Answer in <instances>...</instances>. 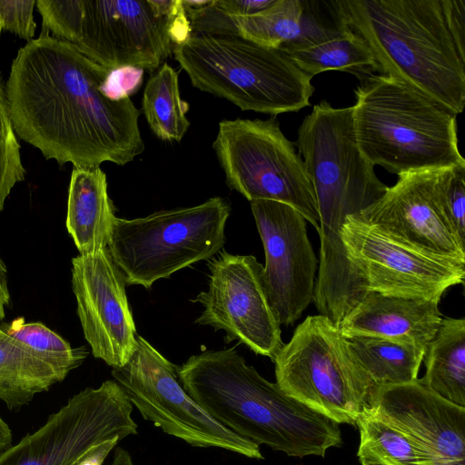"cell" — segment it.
<instances>
[{
	"mask_svg": "<svg viewBox=\"0 0 465 465\" xmlns=\"http://www.w3.org/2000/svg\"><path fill=\"white\" fill-rule=\"evenodd\" d=\"M108 69L74 45L42 35L20 48L5 94L15 133L46 159L74 167L124 165L144 151L141 111L101 86Z\"/></svg>",
	"mask_w": 465,
	"mask_h": 465,
	"instance_id": "obj_1",
	"label": "cell"
},
{
	"mask_svg": "<svg viewBox=\"0 0 465 465\" xmlns=\"http://www.w3.org/2000/svg\"><path fill=\"white\" fill-rule=\"evenodd\" d=\"M178 377L209 416L259 446L303 458L324 457L342 444L337 422L284 393L235 348L191 356L178 367Z\"/></svg>",
	"mask_w": 465,
	"mask_h": 465,
	"instance_id": "obj_2",
	"label": "cell"
},
{
	"mask_svg": "<svg viewBox=\"0 0 465 465\" xmlns=\"http://www.w3.org/2000/svg\"><path fill=\"white\" fill-rule=\"evenodd\" d=\"M341 19L368 45L379 74L408 84L454 114L465 105V54L441 0H335Z\"/></svg>",
	"mask_w": 465,
	"mask_h": 465,
	"instance_id": "obj_3",
	"label": "cell"
},
{
	"mask_svg": "<svg viewBox=\"0 0 465 465\" xmlns=\"http://www.w3.org/2000/svg\"><path fill=\"white\" fill-rule=\"evenodd\" d=\"M42 35L113 70L154 71L191 27L182 0H37Z\"/></svg>",
	"mask_w": 465,
	"mask_h": 465,
	"instance_id": "obj_4",
	"label": "cell"
},
{
	"mask_svg": "<svg viewBox=\"0 0 465 465\" xmlns=\"http://www.w3.org/2000/svg\"><path fill=\"white\" fill-rule=\"evenodd\" d=\"M354 90L353 128L358 147L390 173L465 166L457 115L408 84L371 74Z\"/></svg>",
	"mask_w": 465,
	"mask_h": 465,
	"instance_id": "obj_5",
	"label": "cell"
},
{
	"mask_svg": "<svg viewBox=\"0 0 465 465\" xmlns=\"http://www.w3.org/2000/svg\"><path fill=\"white\" fill-rule=\"evenodd\" d=\"M173 53L195 88L242 111L298 112L314 93L312 76L288 54L239 36L191 32Z\"/></svg>",
	"mask_w": 465,
	"mask_h": 465,
	"instance_id": "obj_6",
	"label": "cell"
},
{
	"mask_svg": "<svg viewBox=\"0 0 465 465\" xmlns=\"http://www.w3.org/2000/svg\"><path fill=\"white\" fill-rule=\"evenodd\" d=\"M273 362L284 393L338 424L356 425L371 408L376 385L339 328L321 314L296 327Z\"/></svg>",
	"mask_w": 465,
	"mask_h": 465,
	"instance_id": "obj_7",
	"label": "cell"
},
{
	"mask_svg": "<svg viewBox=\"0 0 465 465\" xmlns=\"http://www.w3.org/2000/svg\"><path fill=\"white\" fill-rule=\"evenodd\" d=\"M230 203L222 197L135 219L115 217L108 252L126 284L150 289L160 279L216 254L225 242Z\"/></svg>",
	"mask_w": 465,
	"mask_h": 465,
	"instance_id": "obj_8",
	"label": "cell"
},
{
	"mask_svg": "<svg viewBox=\"0 0 465 465\" xmlns=\"http://www.w3.org/2000/svg\"><path fill=\"white\" fill-rule=\"evenodd\" d=\"M295 144L314 190L319 233L338 240L346 218L358 215L388 187L358 147L352 106L315 104L299 126Z\"/></svg>",
	"mask_w": 465,
	"mask_h": 465,
	"instance_id": "obj_9",
	"label": "cell"
},
{
	"mask_svg": "<svg viewBox=\"0 0 465 465\" xmlns=\"http://www.w3.org/2000/svg\"><path fill=\"white\" fill-rule=\"evenodd\" d=\"M225 183L248 201H277L296 209L319 229L313 187L295 143L275 116L223 120L213 143Z\"/></svg>",
	"mask_w": 465,
	"mask_h": 465,
	"instance_id": "obj_10",
	"label": "cell"
},
{
	"mask_svg": "<svg viewBox=\"0 0 465 465\" xmlns=\"http://www.w3.org/2000/svg\"><path fill=\"white\" fill-rule=\"evenodd\" d=\"M112 376L144 420L191 446L220 448L262 460L260 446L240 437L209 416L185 391L178 366L144 338L136 336L134 351Z\"/></svg>",
	"mask_w": 465,
	"mask_h": 465,
	"instance_id": "obj_11",
	"label": "cell"
},
{
	"mask_svg": "<svg viewBox=\"0 0 465 465\" xmlns=\"http://www.w3.org/2000/svg\"><path fill=\"white\" fill-rule=\"evenodd\" d=\"M133 405L112 380L70 398L45 423L0 454V465H73L92 446L137 434Z\"/></svg>",
	"mask_w": 465,
	"mask_h": 465,
	"instance_id": "obj_12",
	"label": "cell"
},
{
	"mask_svg": "<svg viewBox=\"0 0 465 465\" xmlns=\"http://www.w3.org/2000/svg\"><path fill=\"white\" fill-rule=\"evenodd\" d=\"M341 237L366 292L440 301L449 288L464 282L465 263L401 245L357 215L346 218Z\"/></svg>",
	"mask_w": 465,
	"mask_h": 465,
	"instance_id": "obj_13",
	"label": "cell"
},
{
	"mask_svg": "<svg viewBox=\"0 0 465 465\" xmlns=\"http://www.w3.org/2000/svg\"><path fill=\"white\" fill-rule=\"evenodd\" d=\"M209 287L193 300L204 310L195 320L226 332L272 361L282 347L281 325L263 283V266L252 255L221 252L209 262Z\"/></svg>",
	"mask_w": 465,
	"mask_h": 465,
	"instance_id": "obj_14",
	"label": "cell"
},
{
	"mask_svg": "<svg viewBox=\"0 0 465 465\" xmlns=\"http://www.w3.org/2000/svg\"><path fill=\"white\" fill-rule=\"evenodd\" d=\"M450 168L398 175L396 183L357 216L410 249L465 263V245L453 230L444 202Z\"/></svg>",
	"mask_w": 465,
	"mask_h": 465,
	"instance_id": "obj_15",
	"label": "cell"
},
{
	"mask_svg": "<svg viewBox=\"0 0 465 465\" xmlns=\"http://www.w3.org/2000/svg\"><path fill=\"white\" fill-rule=\"evenodd\" d=\"M262 242V278L280 325H292L312 302L318 260L307 221L293 207L271 200L251 202Z\"/></svg>",
	"mask_w": 465,
	"mask_h": 465,
	"instance_id": "obj_16",
	"label": "cell"
},
{
	"mask_svg": "<svg viewBox=\"0 0 465 465\" xmlns=\"http://www.w3.org/2000/svg\"><path fill=\"white\" fill-rule=\"evenodd\" d=\"M125 284L107 248L72 260V288L84 338L93 355L113 369L127 362L137 336Z\"/></svg>",
	"mask_w": 465,
	"mask_h": 465,
	"instance_id": "obj_17",
	"label": "cell"
},
{
	"mask_svg": "<svg viewBox=\"0 0 465 465\" xmlns=\"http://www.w3.org/2000/svg\"><path fill=\"white\" fill-rule=\"evenodd\" d=\"M210 4L200 9L183 7L192 32L239 36L284 52L302 47L345 25L334 1L274 0L266 9L240 17L221 15Z\"/></svg>",
	"mask_w": 465,
	"mask_h": 465,
	"instance_id": "obj_18",
	"label": "cell"
},
{
	"mask_svg": "<svg viewBox=\"0 0 465 465\" xmlns=\"http://www.w3.org/2000/svg\"><path fill=\"white\" fill-rule=\"evenodd\" d=\"M371 410L411 438L434 465H465V407L414 381L376 387Z\"/></svg>",
	"mask_w": 465,
	"mask_h": 465,
	"instance_id": "obj_19",
	"label": "cell"
},
{
	"mask_svg": "<svg viewBox=\"0 0 465 465\" xmlns=\"http://www.w3.org/2000/svg\"><path fill=\"white\" fill-rule=\"evenodd\" d=\"M440 301L367 292L339 326L342 336L381 337L412 342L426 350L440 325Z\"/></svg>",
	"mask_w": 465,
	"mask_h": 465,
	"instance_id": "obj_20",
	"label": "cell"
},
{
	"mask_svg": "<svg viewBox=\"0 0 465 465\" xmlns=\"http://www.w3.org/2000/svg\"><path fill=\"white\" fill-rule=\"evenodd\" d=\"M115 217L106 174L99 166L74 167L68 190L65 225L80 255L107 248Z\"/></svg>",
	"mask_w": 465,
	"mask_h": 465,
	"instance_id": "obj_21",
	"label": "cell"
},
{
	"mask_svg": "<svg viewBox=\"0 0 465 465\" xmlns=\"http://www.w3.org/2000/svg\"><path fill=\"white\" fill-rule=\"evenodd\" d=\"M421 382L447 401L465 407V319L442 318L423 356Z\"/></svg>",
	"mask_w": 465,
	"mask_h": 465,
	"instance_id": "obj_22",
	"label": "cell"
},
{
	"mask_svg": "<svg viewBox=\"0 0 465 465\" xmlns=\"http://www.w3.org/2000/svg\"><path fill=\"white\" fill-rule=\"evenodd\" d=\"M62 381L51 365L0 327V400L8 409L23 407Z\"/></svg>",
	"mask_w": 465,
	"mask_h": 465,
	"instance_id": "obj_23",
	"label": "cell"
},
{
	"mask_svg": "<svg viewBox=\"0 0 465 465\" xmlns=\"http://www.w3.org/2000/svg\"><path fill=\"white\" fill-rule=\"evenodd\" d=\"M285 53L301 70L312 77L325 71L340 70L361 79L377 71L368 45L347 25L305 46Z\"/></svg>",
	"mask_w": 465,
	"mask_h": 465,
	"instance_id": "obj_24",
	"label": "cell"
},
{
	"mask_svg": "<svg viewBox=\"0 0 465 465\" xmlns=\"http://www.w3.org/2000/svg\"><path fill=\"white\" fill-rule=\"evenodd\" d=\"M346 339L376 387L408 383L418 379L424 348L412 342L381 337Z\"/></svg>",
	"mask_w": 465,
	"mask_h": 465,
	"instance_id": "obj_25",
	"label": "cell"
},
{
	"mask_svg": "<svg viewBox=\"0 0 465 465\" xmlns=\"http://www.w3.org/2000/svg\"><path fill=\"white\" fill-rule=\"evenodd\" d=\"M188 109L180 95L178 74L163 64L148 80L143 95V113L150 129L163 141L180 142L191 124Z\"/></svg>",
	"mask_w": 465,
	"mask_h": 465,
	"instance_id": "obj_26",
	"label": "cell"
},
{
	"mask_svg": "<svg viewBox=\"0 0 465 465\" xmlns=\"http://www.w3.org/2000/svg\"><path fill=\"white\" fill-rule=\"evenodd\" d=\"M356 426L360 432L357 453L368 454L385 465H434L419 443L371 409Z\"/></svg>",
	"mask_w": 465,
	"mask_h": 465,
	"instance_id": "obj_27",
	"label": "cell"
},
{
	"mask_svg": "<svg viewBox=\"0 0 465 465\" xmlns=\"http://www.w3.org/2000/svg\"><path fill=\"white\" fill-rule=\"evenodd\" d=\"M5 331L51 365L63 380L88 355L85 347L73 348L66 340L41 322H25L24 318H17Z\"/></svg>",
	"mask_w": 465,
	"mask_h": 465,
	"instance_id": "obj_28",
	"label": "cell"
},
{
	"mask_svg": "<svg viewBox=\"0 0 465 465\" xmlns=\"http://www.w3.org/2000/svg\"><path fill=\"white\" fill-rule=\"evenodd\" d=\"M25 174L5 90L0 84V212L15 185L24 181Z\"/></svg>",
	"mask_w": 465,
	"mask_h": 465,
	"instance_id": "obj_29",
	"label": "cell"
},
{
	"mask_svg": "<svg viewBox=\"0 0 465 465\" xmlns=\"http://www.w3.org/2000/svg\"><path fill=\"white\" fill-rule=\"evenodd\" d=\"M444 202L453 230L465 245V166L450 168L444 186Z\"/></svg>",
	"mask_w": 465,
	"mask_h": 465,
	"instance_id": "obj_30",
	"label": "cell"
},
{
	"mask_svg": "<svg viewBox=\"0 0 465 465\" xmlns=\"http://www.w3.org/2000/svg\"><path fill=\"white\" fill-rule=\"evenodd\" d=\"M35 0H0V29L32 40L36 25L34 20Z\"/></svg>",
	"mask_w": 465,
	"mask_h": 465,
	"instance_id": "obj_31",
	"label": "cell"
},
{
	"mask_svg": "<svg viewBox=\"0 0 465 465\" xmlns=\"http://www.w3.org/2000/svg\"><path fill=\"white\" fill-rule=\"evenodd\" d=\"M143 69L124 66L109 71L101 86V91L114 101L130 98L140 88L143 79Z\"/></svg>",
	"mask_w": 465,
	"mask_h": 465,
	"instance_id": "obj_32",
	"label": "cell"
},
{
	"mask_svg": "<svg viewBox=\"0 0 465 465\" xmlns=\"http://www.w3.org/2000/svg\"><path fill=\"white\" fill-rule=\"evenodd\" d=\"M449 30L460 51L465 54V1L441 0Z\"/></svg>",
	"mask_w": 465,
	"mask_h": 465,
	"instance_id": "obj_33",
	"label": "cell"
},
{
	"mask_svg": "<svg viewBox=\"0 0 465 465\" xmlns=\"http://www.w3.org/2000/svg\"><path fill=\"white\" fill-rule=\"evenodd\" d=\"M274 0H212L210 7L230 17L248 16L269 7Z\"/></svg>",
	"mask_w": 465,
	"mask_h": 465,
	"instance_id": "obj_34",
	"label": "cell"
},
{
	"mask_svg": "<svg viewBox=\"0 0 465 465\" xmlns=\"http://www.w3.org/2000/svg\"><path fill=\"white\" fill-rule=\"evenodd\" d=\"M119 440L118 437H114L92 446L73 465H103Z\"/></svg>",
	"mask_w": 465,
	"mask_h": 465,
	"instance_id": "obj_35",
	"label": "cell"
},
{
	"mask_svg": "<svg viewBox=\"0 0 465 465\" xmlns=\"http://www.w3.org/2000/svg\"><path fill=\"white\" fill-rule=\"evenodd\" d=\"M10 302V292L7 285L6 267L0 258V322L5 315V308Z\"/></svg>",
	"mask_w": 465,
	"mask_h": 465,
	"instance_id": "obj_36",
	"label": "cell"
},
{
	"mask_svg": "<svg viewBox=\"0 0 465 465\" xmlns=\"http://www.w3.org/2000/svg\"><path fill=\"white\" fill-rule=\"evenodd\" d=\"M12 445V432L0 416V454Z\"/></svg>",
	"mask_w": 465,
	"mask_h": 465,
	"instance_id": "obj_37",
	"label": "cell"
},
{
	"mask_svg": "<svg viewBox=\"0 0 465 465\" xmlns=\"http://www.w3.org/2000/svg\"><path fill=\"white\" fill-rule=\"evenodd\" d=\"M112 465H134V463L129 452L118 447L114 450Z\"/></svg>",
	"mask_w": 465,
	"mask_h": 465,
	"instance_id": "obj_38",
	"label": "cell"
},
{
	"mask_svg": "<svg viewBox=\"0 0 465 465\" xmlns=\"http://www.w3.org/2000/svg\"><path fill=\"white\" fill-rule=\"evenodd\" d=\"M357 456L361 465H385L368 454L357 453Z\"/></svg>",
	"mask_w": 465,
	"mask_h": 465,
	"instance_id": "obj_39",
	"label": "cell"
}]
</instances>
